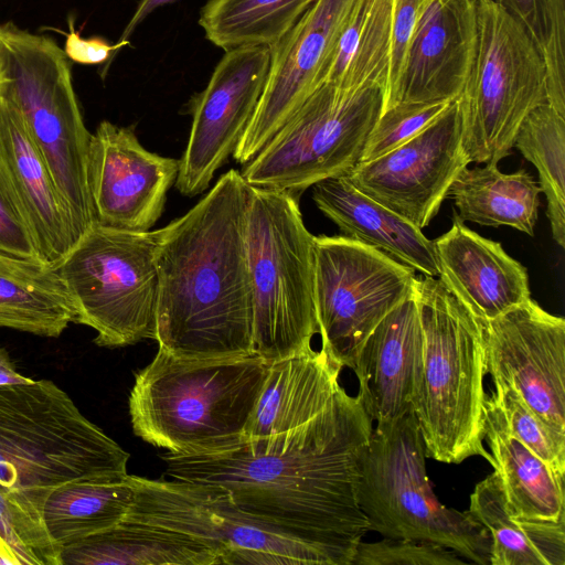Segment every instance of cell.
<instances>
[{"label":"cell","mask_w":565,"mask_h":565,"mask_svg":"<svg viewBox=\"0 0 565 565\" xmlns=\"http://www.w3.org/2000/svg\"><path fill=\"white\" fill-rule=\"evenodd\" d=\"M473 62L457 103L462 149L471 162L510 153L524 118L547 103L544 61L523 25L493 0H477Z\"/></svg>","instance_id":"9"},{"label":"cell","mask_w":565,"mask_h":565,"mask_svg":"<svg viewBox=\"0 0 565 565\" xmlns=\"http://www.w3.org/2000/svg\"><path fill=\"white\" fill-rule=\"evenodd\" d=\"M466 563L456 552L436 543L384 537L372 543L360 541L351 565H459Z\"/></svg>","instance_id":"38"},{"label":"cell","mask_w":565,"mask_h":565,"mask_svg":"<svg viewBox=\"0 0 565 565\" xmlns=\"http://www.w3.org/2000/svg\"><path fill=\"white\" fill-rule=\"evenodd\" d=\"M356 498L369 531L436 543L466 562L490 565L488 531L468 511L446 508L436 498L414 414L373 427L359 461Z\"/></svg>","instance_id":"8"},{"label":"cell","mask_w":565,"mask_h":565,"mask_svg":"<svg viewBox=\"0 0 565 565\" xmlns=\"http://www.w3.org/2000/svg\"><path fill=\"white\" fill-rule=\"evenodd\" d=\"M0 565H22L13 548L0 534Z\"/></svg>","instance_id":"44"},{"label":"cell","mask_w":565,"mask_h":565,"mask_svg":"<svg viewBox=\"0 0 565 565\" xmlns=\"http://www.w3.org/2000/svg\"><path fill=\"white\" fill-rule=\"evenodd\" d=\"M70 322L76 310L56 269L0 252V327L58 337Z\"/></svg>","instance_id":"28"},{"label":"cell","mask_w":565,"mask_h":565,"mask_svg":"<svg viewBox=\"0 0 565 565\" xmlns=\"http://www.w3.org/2000/svg\"><path fill=\"white\" fill-rule=\"evenodd\" d=\"M250 186V185H249ZM297 196L250 186L246 247L253 292L254 354L275 361L311 349L315 308V236Z\"/></svg>","instance_id":"7"},{"label":"cell","mask_w":565,"mask_h":565,"mask_svg":"<svg viewBox=\"0 0 565 565\" xmlns=\"http://www.w3.org/2000/svg\"><path fill=\"white\" fill-rule=\"evenodd\" d=\"M0 534L22 565H62V547L50 536L43 519L1 492Z\"/></svg>","instance_id":"36"},{"label":"cell","mask_w":565,"mask_h":565,"mask_svg":"<svg viewBox=\"0 0 565 565\" xmlns=\"http://www.w3.org/2000/svg\"><path fill=\"white\" fill-rule=\"evenodd\" d=\"M484 440L512 518L529 521L565 519L564 475L508 431L491 394L486 397Z\"/></svg>","instance_id":"25"},{"label":"cell","mask_w":565,"mask_h":565,"mask_svg":"<svg viewBox=\"0 0 565 565\" xmlns=\"http://www.w3.org/2000/svg\"><path fill=\"white\" fill-rule=\"evenodd\" d=\"M0 252L25 259H38L28 223L0 172ZM41 262V260H40Z\"/></svg>","instance_id":"40"},{"label":"cell","mask_w":565,"mask_h":565,"mask_svg":"<svg viewBox=\"0 0 565 565\" xmlns=\"http://www.w3.org/2000/svg\"><path fill=\"white\" fill-rule=\"evenodd\" d=\"M540 184L524 169L503 173L497 163L463 168L447 196L454 199L461 222L509 226L534 235L540 206Z\"/></svg>","instance_id":"29"},{"label":"cell","mask_w":565,"mask_h":565,"mask_svg":"<svg viewBox=\"0 0 565 565\" xmlns=\"http://www.w3.org/2000/svg\"><path fill=\"white\" fill-rule=\"evenodd\" d=\"M450 104H397L383 110L367 138L359 163L371 161L405 143L440 116Z\"/></svg>","instance_id":"37"},{"label":"cell","mask_w":565,"mask_h":565,"mask_svg":"<svg viewBox=\"0 0 565 565\" xmlns=\"http://www.w3.org/2000/svg\"><path fill=\"white\" fill-rule=\"evenodd\" d=\"M0 172L32 233L39 260L56 268L77 242L72 222L19 110L1 93Z\"/></svg>","instance_id":"21"},{"label":"cell","mask_w":565,"mask_h":565,"mask_svg":"<svg viewBox=\"0 0 565 565\" xmlns=\"http://www.w3.org/2000/svg\"><path fill=\"white\" fill-rule=\"evenodd\" d=\"M269 361L184 360L158 349L135 376L129 395L134 433L171 454H201L244 439Z\"/></svg>","instance_id":"4"},{"label":"cell","mask_w":565,"mask_h":565,"mask_svg":"<svg viewBox=\"0 0 565 565\" xmlns=\"http://www.w3.org/2000/svg\"><path fill=\"white\" fill-rule=\"evenodd\" d=\"M178 0H140L136 10L127 23L119 41L129 40L134 31L157 9L162 6L173 3Z\"/></svg>","instance_id":"42"},{"label":"cell","mask_w":565,"mask_h":565,"mask_svg":"<svg viewBox=\"0 0 565 565\" xmlns=\"http://www.w3.org/2000/svg\"><path fill=\"white\" fill-rule=\"evenodd\" d=\"M361 0H316L271 50L263 94L233 152L248 163L324 82L338 42Z\"/></svg>","instance_id":"15"},{"label":"cell","mask_w":565,"mask_h":565,"mask_svg":"<svg viewBox=\"0 0 565 565\" xmlns=\"http://www.w3.org/2000/svg\"><path fill=\"white\" fill-rule=\"evenodd\" d=\"M317 207L342 232L343 236L373 246L420 271L438 277L433 241L422 230L356 190L345 175L312 185Z\"/></svg>","instance_id":"24"},{"label":"cell","mask_w":565,"mask_h":565,"mask_svg":"<svg viewBox=\"0 0 565 565\" xmlns=\"http://www.w3.org/2000/svg\"><path fill=\"white\" fill-rule=\"evenodd\" d=\"M316 0H209L200 10L205 38L224 52L248 46L270 50Z\"/></svg>","instance_id":"32"},{"label":"cell","mask_w":565,"mask_h":565,"mask_svg":"<svg viewBox=\"0 0 565 565\" xmlns=\"http://www.w3.org/2000/svg\"><path fill=\"white\" fill-rule=\"evenodd\" d=\"M178 159L147 150L131 127L103 120L90 135L88 183L96 223L147 232L161 217Z\"/></svg>","instance_id":"18"},{"label":"cell","mask_w":565,"mask_h":565,"mask_svg":"<svg viewBox=\"0 0 565 565\" xmlns=\"http://www.w3.org/2000/svg\"><path fill=\"white\" fill-rule=\"evenodd\" d=\"M461 137L456 99L415 137L344 175L356 190L423 230L470 163Z\"/></svg>","instance_id":"14"},{"label":"cell","mask_w":565,"mask_h":565,"mask_svg":"<svg viewBox=\"0 0 565 565\" xmlns=\"http://www.w3.org/2000/svg\"><path fill=\"white\" fill-rule=\"evenodd\" d=\"M468 512L490 535V565H565V519L512 518L495 470L476 484Z\"/></svg>","instance_id":"27"},{"label":"cell","mask_w":565,"mask_h":565,"mask_svg":"<svg viewBox=\"0 0 565 565\" xmlns=\"http://www.w3.org/2000/svg\"><path fill=\"white\" fill-rule=\"evenodd\" d=\"M393 0H361L331 57L324 82L343 90L386 85Z\"/></svg>","instance_id":"31"},{"label":"cell","mask_w":565,"mask_h":565,"mask_svg":"<svg viewBox=\"0 0 565 565\" xmlns=\"http://www.w3.org/2000/svg\"><path fill=\"white\" fill-rule=\"evenodd\" d=\"M433 244L438 278L478 319H494L531 298L526 268L456 212L451 228Z\"/></svg>","instance_id":"22"},{"label":"cell","mask_w":565,"mask_h":565,"mask_svg":"<svg viewBox=\"0 0 565 565\" xmlns=\"http://www.w3.org/2000/svg\"><path fill=\"white\" fill-rule=\"evenodd\" d=\"M385 84L352 90L320 85L241 172L255 188L297 198L313 184L349 173L384 106Z\"/></svg>","instance_id":"11"},{"label":"cell","mask_w":565,"mask_h":565,"mask_svg":"<svg viewBox=\"0 0 565 565\" xmlns=\"http://www.w3.org/2000/svg\"><path fill=\"white\" fill-rule=\"evenodd\" d=\"M70 32L66 34L64 52L67 57L84 65H98L110 61L115 52L129 44V40L115 44L102 38L84 39L74 30V19H68Z\"/></svg>","instance_id":"41"},{"label":"cell","mask_w":565,"mask_h":565,"mask_svg":"<svg viewBox=\"0 0 565 565\" xmlns=\"http://www.w3.org/2000/svg\"><path fill=\"white\" fill-rule=\"evenodd\" d=\"M341 370L322 349L271 361L244 439L291 430L324 411L342 388Z\"/></svg>","instance_id":"23"},{"label":"cell","mask_w":565,"mask_h":565,"mask_svg":"<svg viewBox=\"0 0 565 565\" xmlns=\"http://www.w3.org/2000/svg\"><path fill=\"white\" fill-rule=\"evenodd\" d=\"M372 430L360 398L342 387L324 411L291 430L162 459L171 478L216 484L247 515L331 565H351L369 531L356 486Z\"/></svg>","instance_id":"1"},{"label":"cell","mask_w":565,"mask_h":565,"mask_svg":"<svg viewBox=\"0 0 565 565\" xmlns=\"http://www.w3.org/2000/svg\"><path fill=\"white\" fill-rule=\"evenodd\" d=\"M472 1H475V2H476L477 0H472Z\"/></svg>","instance_id":"45"},{"label":"cell","mask_w":565,"mask_h":565,"mask_svg":"<svg viewBox=\"0 0 565 565\" xmlns=\"http://www.w3.org/2000/svg\"><path fill=\"white\" fill-rule=\"evenodd\" d=\"M430 1L393 0L391 51L383 110L394 104L409 42L423 12Z\"/></svg>","instance_id":"39"},{"label":"cell","mask_w":565,"mask_h":565,"mask_svg":"<svg viewBox=\"0 0 565 565\" xmlns=\"http://www.w3.org/2000/svg\"><path fill=\"white\" fill-rule=\"evenodd\" d=\"M62 564L217 565L220 555L175 531L124 519L62 548Z\"/></svg>","instance_id":"26"},{"label":"cell","mask_w":565,"mask_h":565,"mask_svg":"<svg viewBox=\"0 0 565 565\" xmlns=\"http://www.w3.org/2000/svg\"><path fill=\"white\" fill-rule=\"evenodd\" d=\"M249 192L231 169L191 210L158 230L159 350L184 360L254 354Z\"/></svg>","instance_id":"2"},{"label":"cell","mask_w":565,"mask_h":565,"mask_svg":"<svg viewBox=\"0 0 565 565\" xmlns=\"http://www.w3.org/2000/svg\"><path fill=\"white\" fill-rule=\"evenodd\" d=\"M32 380L21 375L14 367L7 351L0 347V385L29 383Z\"/></svg>","instance_id":"43"},{"label":"cell","mask_w":565,"mask_h":565,"mask_svg":"<svg viewBox=\"0 0 565 565\" xmlns=\"http://www.w3.org/2000/svg\"><path fill=\"white\" fill-rule=\"evenodd\" d=\"M132 499L128 477L121 481L70 482L50 493L42 518L50 536L63 548L122 521Z\"/></svg>","instance_id":"30"},{"label":"cell","mask_w":565,"mask_h":565,"mask_svg":"<svg viewBox=\"0 0 565 565\" xmlns=\"http://www.w3.org/2000/svg\"><path fill=\"white\" fill-rule=\"evenodd\" d=\"M71 60L44 35L0 25V93L19 110L68 212L78 241L94 224L90 132L72 83Z\"/></svg>","instance_id":"6"},{"label":"cell","mask_w":565,"mask_h":565,"mask_svg":"<svg viewBox=\"0 0 565 565\" xmlns=\"http://www.w3.org/2000/svg\"><path fill=\"white\" fill-rule=\"evenodd\" d=\"M315 308L321 349L341 367L415 288V270L347 236H315Z\"/></svg>","instance_id":"13"},{"label":"cell","mask_w":565,"mask_h":565,"mask_svg":"<svg viewBox=\"0 0 565 565\" xmlns=\"http://www.w3.org/2000/svg\"><path fill=\"white\" fill-rule=\"evenodd\" d=\"M526 30L546 68L547 104L565 115V0H493Z\"/></svg>","instance_id":"34"},{"label":"cell","mask_w":565,"mask_h":565,"mask_svg":"<svg viewBox=\"0 0 565 565\" xmlns=\"http://www.w3.org/2000/svg\"><path fill=\"white\" fill-rule=\"evenodd\" d=\"M270 56L267 46L225 52L206 87L192 100L191 131L174 183L182 195L205 191L233 154L263 94Z\"/></svg>","instance_id":"16"},{"label":"cell","mask_w":565,"mask_h":565,"mask_svg":"<svg viewBox=\"0 0 565 565\" xmlns=\"http://www.w3.org/2000/svg\"><path fill=\"white\" fill-rule=\"evenodd\" d=\"M128 479L134 499L125 519L188 535L215 551L222 564L331 565L315 548L241 511L216 484L131 475Z\"/></svg>","instance_id":"12"},{"label":"cell","mask_w":565,"mask_h":565,"mask_svg":"<svg viewBox=\"0 0 565 565\" xmlns=\"http://www.w3.org/2000/svg\"><path fill=\"white\" fill-rule=\"evenodd\" d=\"M128 459L52 381L0 385V492L32 514L65 483L127 479Z\"/></svg>","instance_id":"3"},{"label":"cell","mask_w":565,"mask_h":565,"mask_svg":"<svg viewBox=\"0 0 565 565\" xmlns=\"http://www.w3.org/2000/svg\"><path fill=\"white\" fill-rule=\"evenodd\" d=\"M425 334L423 373L414 415L426 457L460 463L486 450V350L480 320L440 281L415 280Z\"/></svg>","instance_id":"5"},{"label":"cell","mask_w":565,"mask_h":565,"mask_svg":"<svg viewBox=\"0 0 565 565\" xmlns=\"http://www.w3.org/2000/svg\"><path fill=\"white\" fill-rule=\"evenodd\" d=\"M534 164L547 202L552 236L565 247V115L550 104L534 108L522 121L514 146Z\"/></svg>","instance_id":"33"},{"label":"cell","mask_w":565,"mask_h":565,"mask_svg":"<svg viewBox=\"0 0 565 565\" xmlns=\"http://www.w3.org/2000/svg\"><path fill=\"white\" fill-rule=\"evenodd\" d=\"M480 323L492 381L511 386L548 427L565 436V320L530 298Z\"/></svg>","instance_id":"17"},{"label":"cell","mask_w":565,"mask_h":565,"mask_svg":"<svg viewBox=\"0 0 565 565\" xmlns=\"http://www.w3.org/2000/svg\"><path fill=\"white\" fill-rule=\"evenodd\" d=\"M497 402L508 431L547 462L565 473V436L548 427L509 385L492 381Z\"/></svg>","instance_id":"35"},{"label":"cell","mask_w":565,"mask_h":565,"mask_svg":"<svg viewBox=\"0 0 565 565\" xmlns=\"http://www.w3.org/2000/svg\"><path fill=\"white\" fill-rule=\"evenodd\" d=\"M425 334L414 291L391 310L361 347L353 371L362 406L373 422L414 414L418 398Z\"/></svg>","instance_id":"20"},{"label":"cell","mask_w":565,"mask_h":565,"mask_svg":"<svg viewBox=\"0 0 565 565\" xmlns=\"http://www.w3.org/2000/svg\"><path fill=\"white\" fill-rule=\"evenodd\" d=\"M477 32L475 1L431 0L409 42L393 106L456 100L470 73Z\"/></svg>","instance_id":"19"},{"label":"cell","mask_w":565,"mask_h":565,"mask_svg":"<svg viewBox=\"0 0 565 565\" xmlns=\"http://www.w3.org/2000/svg\"><path fill=\"white\" fill-rule=\"evenodd\" d=\"M159 231L131 232L94 224L55 268L99 347L156 337Z\"/></svg>","instance_id":"10"}]
</instances>
